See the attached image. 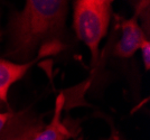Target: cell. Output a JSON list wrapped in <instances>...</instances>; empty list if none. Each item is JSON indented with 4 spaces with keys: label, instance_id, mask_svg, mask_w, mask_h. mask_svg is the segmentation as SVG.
I'll return each mask as SVG.
<instances>
[{
    "label": "cell",
    "instance_id": "ba28073f",
    "mask_svg": "<svg viewBox=\"0 0 150 140\" xmlns=\"http://www.w3.org/2000/svg\"><path fill=\"white\" fill-rule=\"evenodd\" d=\"M13 112H0V131L2 130V128L5 127V124L7 123V121L9 120V118L11 117Z\"/></svg>",
    "mask_w": 150,
    "mask_h": 140
},
{
    "label": "cell",
    "instance_id": "277c9868",
    "mask_svg": "<svg viewBox=\"0 0 150 140\" xmlns=\"http://www.w3.org/2000/svg\"><path fill=\"white\" fill-rule=\"evenodd\" d=\"M120 29H121V36L113 49V53L114 55L121 58L131 57L134 53H137L140 49L141 45L147 40L144 29L139 25L138 17L136 15H133V17L129 19L121 20Z\"/></svg>",
    "mask_w": 150,
    "mask_h": 140
},
{
    "label": "cell",
    "instance_id": "7a4b0ae2",
    "mask_svg": "<svg viewBox=\"0 0 150 140\" xmlns=\"http://www.w3.org/2000/svg\"><path fill=\"white\" fill-rule=\"evenodd\" d=\"M111 0H76L73 2V28L76 37L88 48L92 64L99 58V47L112 17Z\"/></svg>",
    "mask_w": 150,
    "mask_h": 140
},
{
    "label": "cell",
    "instance_id": "8992f818",
    "mask_svg": "<svg viewBox=\"0 0 150 140\" xmlns=\"http://www.w3.org/2000/svg\"><path fill=\"white\" fill-rule=\"evenodd\" d=\"M65 95L63 93L58 94L55 101L54 115L52 118V121L43 128V130L34 140H67L72 137L71 131L62 122V113L65 108Z\"/></svg>",
    "mask_w": 150,
    "mask_h": 140
},
{
    "label": "cell",
    "instance_id": "6da1fadb",
    "mask_svg": "<svg viewBox=\"0 0 150 140\" xmlns=\"http://www.w3.org/2000/svg\"><path fill=\"white\" fill-rule=\"evenodd\" d=\"M69 13L66 0H27L9 23L11 57L29 59L36 49L57 44L65 29Z\"/></svg>",
    "mask_w": 150,
    "mask_h": 140
},
{
    "label": "cell",
    "instance_id": "5b68a950",
    "mask_svg": "<svg viewBox=\"0 0 150 140\" xmlns=\"http://www.w3.org/2000/svg\"><path fill=\"white\" fill-rule=\"evenodd\" d=\"M37 59H31L27 63H13L11 61L0 58V102H8V93L11 85L23 78Z\"/></svg>",
    "mask_w": 150,
    "mask_h": 140
},
{
    "label": "cell",
    "instance_id": "3957f363",
    "mask_svg": "<svg viewBox=\"0 0 150 140\" xmlns=\"http://www.w3.org/2000/svg\"><path fill=\"white\" fill-rule=\"evenodd\" d=\"M44 127L42 118L30 111L13 112L0 131V140H34Z\"/></svg>",
    "mask_w": 150,
    "mask_h": 140
},
{
    "label": "cell",
    "instance_id": "52a82bcc",
    "mask_svg": "<svg viewBox=\"0 0 150 140\" xmlns=\"http://www.w3.org/2000/svg\"><path fill=\"white\" fill-rule=\"evenodd\" d=\"M141 51V56H142V62H144V66L147 71L150 69V42L149 39H147L144 44L141 45L140 49Z\"/></svg>",
    "mask_w": 150,
    "mask_h": 140
},
{
    "label": "cell",
    "instance_id": "9c48e42d",
    "mask_svg": "<svg viewBox=\"0 0 150 140\" xmlns=\"http://www.w3.org/2000/svg\"><path fill=\"white\" fill-rule=\"evenodd\" d=\"M0 36H1V34H0Z\"/></svg>",
    "mask_w": 150,
    "mask_h": 140
}]
</instances>
